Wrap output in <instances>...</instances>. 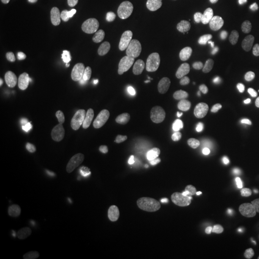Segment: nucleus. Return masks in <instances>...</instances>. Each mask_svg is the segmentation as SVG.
Segmentation results:
<instances>
[{"label": "nucleus", "mask_w": 259, "mask_h": 259, "mask_svg": "<svg viewBox=\"0 0 259 259\" xmlns=\"http://www.w3.org/2000/svg\"><path fill=\"white\" fill-rule=\"evenodd\" d=\"M199 47L191 37H179L170 41L163 51V59L174 67H185L194 63Z\"/></svg>", "instance_id": "nucleus-1"}, {"label": "nucleus", "mask_w": 259, "mask_h": 259, "mask_svg": "<svg viewBox=\"0 0 259 259\" xmlns=\"http://www.w3.org/2000/svg\"><path fill=\"white\" fill-rule=\"evenodd\" d=\"M2 2L10 8L16 7L19 3V0H2Z\"/></svg>", "instance_id": "nucleus-29"}, {"label": "nucleus", "mask_w": 259, "mask_h": 259, "mask_svg": "<svg viewBox=\"0 0 259 259\" xmlns=\"http://www.w3.org/2000/svg\"><path fill=\"white\" fill-rule=\"evenodd\" d=\"M232 245L240 249L250 250L253 248L259 241V229L255 226H248L242 228L233 233L232 236Z\"/></svg>", "instance_id": "nucleus-13"}, {"label": "nucleus", "mask_w": 259, "mask_h": 259, "mask_svg": "<svg viewBox=\"0 0 259 259\" xmlns=\"http://www.w3.org/2000/svg\"><path fill=\"white\" fill-rule=\"evenodd\" d=\"M62 161L58 150L53 145H47L41 149L37 157V173L38 177L45 181L51 180L55 176L58 165Z\"/></svg>", "instance_id": "nucleus-8"}, {"label": "nucleus", "mask_w": 259, "mask_h": 259, "mask_svg": "<svg viewBox=\"0 0 259 259\" xmlns=\"http://www.w3.org/2000/svg\"><path fill=\"white\" fill-rule=\"evenodd\" d=\"M171 230L172 223L169 219H158L152 224L141 244V251L145 258L157 259L165 250Z\"/></svg>", "instance_id": "nucleus-2"}, {"label": "nucleus", "mask_w": 259, "mask_h": 259, "mask_svg": "<svg viewBox=\"0 0 259 259\" xmlns=\"http://www.w3.org/2000/svg\"><path fill=\"white\" fill-rule=\"evenodd\" d=\"M56 245L57 244H56L55 239L53 237H51V236L50 237H45L42 241H41V246L45 249V251L53 249Z\"/></svg>", "instance_id": "nucleus-26"}, {"label": "nucleus", "mask_w": 259, "mask_h": 259, "mask_svg": "<svg viewBox=\"0 0 259 259\" xmlns=\"http://www.w3.org/2000/svg\"><path fill=\"white\" fill-rule=\"evenodd\" d=\"M158 162H159V166L161 167L162 169H168V168L172 166L174 161H171L166 157H162Z\"/></svg>", "instance_id": "nucleus-28"}, {"label": "nucleus", "mask_w": 259, "mask_h": 259, "mask_svg": "<svg viewBox=\"0 0 259 259\" xmlns=\"http://www.w3.org/2000/svg\"><path fill=\"white\" fill-rule=\"evenodd\" d=\"M221 89L217 83H208L199 93L196 99V107L200 111H207L220 100Z\"/></svg>", "instance_id": "nucleus-12"}, {"label": "nucleus", "mask_w": 259, "mask_h": 259, "mask_svg": "<svg viewBox=\"0 0 259 259\" xmlns=\"http://www.w3.org/2000/svg\"><path fill=\"white\" fill-rule=\"evenodd\" d=\"M209 70L210 66L205 60H198L190 65L187 73L185 74V82L190 85H199L207 79Z\"/></svg>", "instance_id": "nucleus-14"}, {"label": "nucleus", "mask_w": 259, "mask_h": 259, "mask_svg": "<svg viewBox=\"0 0 259 259\" xmlns=\"http://www.w3.org/2000/svg\"><path fill=\"white\" fill-rule=\"evenodd\" d=\"M259 88V61H253L245 67L241 76L237 95L242 102L253 98Z\"/></svg>", "instance_id": "nucleus-7"}, {"label": "nucleus", "mask_w": 259, "mask_h": 259, "mask_svg": "<svg viewBox=\"0 0 259 259\" xmlns=\"http://www.w3.org/2000/svg\"><path fill=\"white\" fill-rule=\"evenodd\" d=\"M188 232V224L185 217L177 218L165 247L167 257H174L180 252Z\"/></svg>", "instance_id": "nucleus-11"}, {"label": "nucleus", "mask_w": 259, "mask_h": 259, "mask_svg": "<svg viewBox=\"0 0 259 259\" xmlns=\"http://www.w3.org/2000/svg\"><path fill=\"white\" fill-rule=\"evenodd\" d=\"M258 139L259 113L250 111L241 119L238 125L236 147L243 150Z\"/></svg>", "instance_id": "nucleus-6"}, {"label": "nucleus", "mask_w": 259, "mask_h": 259, "mask_svg": "<svg viewBox=\"0 0 259 259\" xmlns=\"http://www.w3.org/2000/svg\"><path fill=\"white\" fill-rule=\"evenodd\" d=\"M234 26L237 34L244 38H250L259 33V3L249 2L238 12Z\"/></svg>", "instance_id": "nucleus-5"}, {"label": "nucleus", "mask_w": 259, "mask_h": 259, "mask_svg": "<svg viewBox=\"0 0 259 259\" xmlns=\"http://www.w3.org/2000/svg\"><path fill=\"white\" fill-rule=\"evenodd\" d=\"M251 107H252V110H253V111H255V112L259 113V88L256 93L254 94L253 98H252Z\"/></svg>", "instance_id": "nucleus-27"}, {"label": "nucleus", "mask_w": 259, "mask_h": 259, "mask_svg": "<svg viewBox=\"0 0 259 259\" xmlns=\"http://www.w3.org/2000/svg\"><path fill=\"white\" fill-rule=\"evenodd\" d=\"M101 36L104 47L109 51H116L121 46L119 20L113 15L104 17L101 23Z\"/></svg>", "instance_id": "nucleus-10"}, {"label": "nucleus", "mask_w": 259, "mask_h": 259, "mask_svg": "<svg viewBox=\"0 0 259 259\" xmlns=\"http://www.w3.org/2000/svg\"><path fill=\"white\" fill-rule=\"evenodd\" d=\"M232 29L225 23L216 24L212 30V39L216 44H225L232 36Z\"/></svg>", "instance_id": "nucleus-18"}, {"label": "nucleus", "mask_w": 259, "mask_h": 259, "mask_svg": "<svg viewBox=\"0 0 259 259\" xmlns=\"http://www.w3.org/2000/svg\"><path fill=\"white\" fill-rule=\"evenodd\" d=\"M123 115L126 122L131 126H138L142 120V112L140 106L136 101H128L126 103Z\"/></svg>", "instance_id": "nucleus-16"}, {"label": "nucleus", "mask_w": 259, "mask_h": 259, "mask_svg": "<svg viewBox=\"0 0 259 259\" xmlns=\"http://www.w3.org/2000/svg\"><path fill=\"white\" fill-rule=\"evenodd\" d=\"M152 24H153V20L149 19V18L143 19L141 21L137 22L136 23V29H137V32H138L139 36L144 35L149 28L152 26Z\"/></svg>", "instance_id": "nucleus-24"}, {"label": "nucleus", "mask_w": 259, "mask_h": 259, "mask_svg": "<svg viewBox=\"0 0 259 259\" xmlns=\"http://www.w3.org/2000/svg\"><path fill=\"white\" fill-rule=\"evenodd\" d=\"M105 259H129V257L127 255L125 248L118 247L115 250L111 251Z\"/></svg>", "instance_id": "nucleus-25"}, {"label": "nucleus", "mask_w": 259, "mask_h": 259, "mask_svg": "<svg viewBox=\"0 0 259 259\" xmlns=\"http://www.w3.org/2000/svg\"><path fill=\"white\" fill-rule=\"evenodd\" d=\"M136 23L134 19H129L121 26V36L130 44L136 42L139 37L136 29Z\"/></svg>", "instance_id": "nucleus-19"}, {"label": "nucleus", "mask_w": 259, "mask_h": 259, "mask_svg": "<svg viewBox=\"0 0 259 259\" xmlns=\"http://www.w3.org/2000/svg\"><path fill=\"white\" fill-rule=\"evenodd\" d=\"M220 232V227L214 219H206L199 225L186 245V252L191 257L204 254L212 246Z\"/></svg>", "instance_id": "nucleus-3"}, {"label": "nucleus", "mask_w": 259, "mask_h": 259, "mask_svg": "<svg viewBox=\"0 0 259 259\" xmlns=\"http://www.w3.org/2000/svg\"><path fill=\"white\" fill-rule=\"evenodd\" d=\"M170 139L169 131L164 126H157L150 130L144 139L142 154L149 162H157L165 157Z\"/></svg>", "instance_id": "nucleus-4"}, {"label": "nucleus", "mask_w": 259, "mask_h": 259, "mask_svg": "<svg viewBox=\"0 0 259 259\" xmlns=\"http://www.w3.org/2000/svg\"><path fill=\"white\" fill-rule=\"evenodd\" d=\"M10 160L12 166L19 175H28L35 162L32 150L22 142H16L10 149Z\"/></svg>", "instance_id": "nucleus-9"}, {"label": "nucleus", "mask_w": 259, "mask_h": 259, "mask_svg": "<svg viewBox=\"0 0 259 259\" xmlns=\"http://www.w3.org/2000/svg\"><path fill=\"white\" fill-rule=\"evenodd\" d=\"M56 1L58 2V4L62 6H69L75 2V0H56Z\"/></svg>", "instance_id": "nucleus-30"}, {"label": "nucleus", "mask_w": 259, "mask_h": 259, "mask_svg": "<svg viewBox=\"0 0 259 259\" xmlns=\"http://www.w3.org/2000/svg\"><path fill=\"white\" fill-rule=\"evenodd\" d=\"M65 256V251L61 245H56L51 250L45 251L46 259H62Z\"/></svg>", "instance_id": "nucleus-23"}, {"label": "nucleus", "mask_w": 259, "mask_h": 259, "mask_svg": "<svg viewBox=\"0 0 259 259\" xmlns=\"http://www.w3.org/2000/svg\"><path fill=\"white\" fill-rule=\"evenodd\" d=\"M139 132V128L138 126H133V128H132V133H133L134 135H137Z\"/></svg>", "instance_id": "nucleus-33"}, {"label": "nucleus", "mask_w": 259, "mask_h": 259, "mask_svg": "<svg viewBox=\"0 0 259 259\" xmlns=\"http://www.w3.org/2000/svg\"><path fill=\"white\" fill-rule=\"evenodd\" d=\"M183 148H184L183 137L180 134L176 133L170 137L168 145H167L165 157L171 161H176L182 156Z\"/></svg>", "instance_id": "nucleus-15"}, {"label": "nucleus", "mask_w": 259, "mask_h": 259, "mask_svg": "<svg viewBox=\"0 0 259 259\" xmlns=\"http://www.w3.org/2000/svg\"><path fill=\"white\" fill-rule=\"evenodd\" d=\"M136 8L141 14H147L155 8L157 0H136Z\"/></svg>", "instance_id": "nucleus-22"}, {"label": "nucleus", "mask_w": 259, "mask_h": 259, "mask_svg": "<svg viewBox=\"0 0 259 259\" xmlns=\"http://www.w3.org/2000/svg\"><path fill=\"white\" fill-rule=\"evenodd\" d=\"M111 232L113 233L118 247L126 248L130 243V233L127 226L122 221H116L111 226Z\"/></svg>", "instance_id": "nucleus-17"}, {"label": "nucleus", "mask_w": 259, "mask_h": 259, "mask_svg": "<svg viewBox=\"0 0 259 259\" xmlns=\"http://www.w3.org/2000/svg\"><path fill=\"white\" fill-rule=\"evenodd\" d=\"M196 164H197V160H196L195 158L189 159V160L187 161V167H188V168H193Z\"/></svg>", "instance_id": "nucleus-31"}, {"label": "nucleus", "mask_w": 259, "mask_h": 259, "mask_svg": "<svg viewBox=\"0 0 259 259\" xmlns=\"http://www.w3.org/2000/svg\"><path fill=\"white\" fill-rule=\"evenodd\" d=\"M35 116L38 120H46L52 116V110L45 104H37L35 107Z\"/></svg>", "instance_id": "nucleus-21"}, {"label": "nucleus", "mask_w": 259, "mask_h": 259, "mask_svg": "<svg viewBox=\"0 0 259 259\" xmlns=\"http://www.w3.org/2000/svg\"><path fill=\"white\" fill-rule=\"evenodd\" d=\"M12 113H13V116L15 117V119L22 124H27L31 121L30 112L28 111L27 107L24 104L15 105L13 107Z\"/></svg>", "instance_id": "nucleus-20"}, {"label": "nucleus", "mask_w": 259, "mask_h": 259, "mask_svg": "<svg viewBox=\"0 0 259 259\" xmlns=\"http://www.w3.org/2000/svg\"><path fill=\"white\" fill-rule=\"evenodd\" d=\"M0 162H1V165H0V171H1V172H3V171H4V169L6 168V161H5V159H4L3 157H1V158H0Z\"/></svg>", "instance_id": "nucleus-32"}, {"label": "nucleus", "mask_w": 259, "mask_h": 259, "mask_svg": "<svg viewBox=\"0 0 259 259\" xmlns=\"http://www.w3.org/2000/svg\"><path fill=\"white\" fill-rule=\"evenodd\" d=\"M255 184L259 187V173H257L256 175H255Z\"/></svg>", "instance_id": "nucleus-34"}]
</instances>
